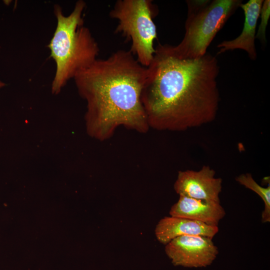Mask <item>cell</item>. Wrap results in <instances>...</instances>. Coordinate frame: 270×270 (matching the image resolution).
Here are the masks:
<instances>
[{"instance_id": "4fadbf2b", "label": "cell", "mask_w": 270, "mask_h": 270, "mask_svg": "<svg viewBox=\"0 0 270 270\" xmlns=\"http://www.w3.org/2000/svg\"><path fill=\"white\" fill-rule=\"evenodd\" d=\"M6 84L0 80V88L4 86Z\"/></svg>"}, {"instance_id": "5b68a950", "label": "cell", "mask_w": 270, "mask_h": 270, "mask_svg": "<svg viewBox=\"0 0 270 270\" xmlns=\"http://www.w3.org/2000/svg\"><path fill=\"white\" fill-rule=\"evenodd\" d=\"M156 11L150 0H118L109 14L118 22L115 32L131 42L130 50L146 68L155 53L154 42L157 32L153 18Z\"/></svg>"}, {"instance_id": "3957f363", "label": "cell", "mask_w": 270, "mask_h": 270, "mask_svg": "<svg viewBox=\"0 0 270 270\" xmlns=\"http://www.w3.org/2000/svg\"><path fill=\"white\" fill-rule=\"evenodd\" d=\"M86 2L78 0L72 12L65 16L61 7L54 6L56 27L48 47L56 64L52 92L58 94L70 78H74L96 59L99 48L90 30L84 26Z\"/></svg>"}, {"instance_id": "277c9868", "label": "cell", "mask_w": 270, "mask_h": 270, "mask_svg": "<svg viewBox=\"0 0 270 270\" xmlns=\"http://www.w3.org/2000/svg\"><path fill=\"white\" fill-rule=\"evenodd\" d=\"M186 32L181 42L172 46L184 58L204 56L218 32L240 6V0H188Z\"/></svg>"}, {"instance_id": "6da1fadb", "label": "cell", "mask_w": 270, "mask_h": 270, "mask_svg": "<svg viewBox=\"0 0 270 270\" xmlns=\"http://www.w3.org/2000/svg\"><path fill=\"white\" fill-rule=\"evenodd\" d=\"M218 72V60L209 53L184 58L172 46L158 44L141 94L150 128L181 132L212 122L220 100Z\"/></svg>"}, {"instance_id": "8992f818", "label": "cell", "mask_w": 270, "mask_h": 270, "mask_svg": "<svg viewBox=\"0 0 270 270\" xmlns=\"http://www.w3.org/2000/svg\"><path fill=\"white\" fill-rule=\"evenodd\" d=\"M165 246L166 253L172 263L184 267H206L218 254L212 238L200 236H178Z\"/></svg>"}, {"instance_id": "7c38bea8", "label": "cell", "mask_w": 270, "mask_h": 270, "mask_svg": "<svg viewBox=\"0 0 270 270\" xmlns=\"http://www.w3.org/2000/svg\"><path fill=\"white\" fill-rule=\"evenodd\" d=\"M270 16V1L269 0H264L260 14V22L256 36V38L259 39L263 43L266 42V30Z\"/></svg>"}, {"instance_id": "52a82bcc", "label": "cell", "mask_w": 270, "mask_h": 270, "mask_svg": "<svg viewBox=\"0 0 270 270\" xmlns=\"http://www.w3.org/2000/svg\"><path fill=\"white\" fill-rule=\"evenodd\" d=\"M215 175L214 170L208 165L198 170L178 171L174 190L180 196L220 202L222 179Z\"/></svg>"}, {"instance_id": "7a4b0ae2", "label": "cell", "mask_w": 270, "mask_h": 270, "mask_svg": "<svg viewBox=\"0 0 270 270\" xmlns=\"http://www.w3.org/2000/svg\"><path fill=\"white\" fill-rule=\"evenodd\" d=\"M147 68L130 50H120L106 59H96L74 78L86 100V130L100 141L120 126L140 133L149 128L141 94Z\"/></svg>"}, {"instance_id": "8fae6325", "label": "cell", "mask_w": 270, "mask_h": 270, "mask_svg": "<svg viewBox=\"0 0 270 270\" xmlns=\"http://www.w3.org/2000/svg\"><path fill=\"white\" fill-rule=\"evenodd\" d=\"M236 180L241 185L257 194L264 202V210L262 214V223L270 222V186L266 188L259 185L253 178L250 174H242L236 178Z\"/></svg>"}, {"instance_id": "30bf717a", "label": "cell", "mask_w": 270, "mask_h": 270, "mask_svg": "<svg viewBox=\"0 0 270 270\" xmlns=\"http://www.w3.org/2000/svg\"><path fill=\"white\" fill-rule=\"evenodd\" d=\"M263 2V0H250L246 4H241L240 7L244 12L245 18L242 30L236 38L223 41L218 44L217 47L220 50L217 54L230 50L241 49L248 53L251 60L256 58L254 44L256 27Z\"/></svg>"}, {"instance_id": "ba28073f", "label": "cell", "mask_w": 270, "mask_h": 270, "mask_svg": "<svg viewBox=\"0 0 270 270\" xmlns=\"http://www.w3.org/2000/svg\"><path fill=\"white\" fill-rule=\"evenodd\" d=\"M170 215L218 226L226 212L220 202L180 196L178 202L171 207Z\"/></svg>"}, {"instance_id": "9c48e42d", "label": "cell", "mask_w": 270, "mask_h": 270, "mask_svg": "<svg viewBox=\"0 0 270 270\" xmlns=\"http://www.w3.org/2000/svg\"><path fill=\"white\" fill-rule=\"evenodd\" d=\"M154 232L158 240L166 245L182 236H200L212 239L218 232V228L190 219L168 216L159 220Z\"/></svg>"}]
</instances>
